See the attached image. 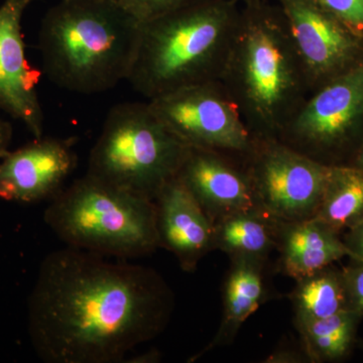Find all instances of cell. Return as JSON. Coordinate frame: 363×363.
<instances>
[{
  "mask_svg": "<svg viewBox=\"0 0 363 363\" xmlns=\"http://www.w3.org/2000/svg\"><path fill=\"white\" fill-rule=\"evenodd\" d=\"M66 247L40 267L30 333L48 363H121L166 327L173 296L150 267Z\"/></svg>",
  "mask_w": 363,
  "mask_h": 363,
  "instance_id": "1",
  "label": "cell"
},
{
  "mask_svg": "<svg viewBox=\"0 0 363 363\" xmlns=\"http://www.w3.org/2000/svg\"><path fill=\"white\" fill-rule=\"evenodd\" d=\"M220 82L253 140H279L311 96L292 32L277 0L240 2Z\"/></svg>",
  "mask_w": 363,
  "mask_h": 363,
  "instance_id": "2",
  "label": "cell"
},
{
  "mask_svg": "<svg viewBox=\"0 0 363 363\" xmlns=\"http://www.w3.org/2000/svg\"><path fill=\"white\" fill-rule=\"evenodd\" d=\"M140 28L116 0H61L40 23L43 71L62 89L106 92L128 80Z\"/></svg>",
  "mask_w": 363,
  "mask_h": 363,
  "instance_id": "3",
  "label": "cell"
},
{
  "mask_svg": "<svg viewBox=\"0 0 363 363\" xmlns=\"http://www.w3.org/2000/svg\"><path fill=\"white\" fill-rule=\"evenodd\" d=\"M240 13V0H203L142 23L126 81L149 100L220 81Z\"/></svg>",
  "mask_w": 363,
  "mask_h": 363,
  "instance_id": "4",
  "label": "cell"
},
{
  "mask_svg": "<svg viewBox=\"0 0 363 363\" xmlns=\"http://www.w3.org/2000/svg\"><path fill=\"white\" fill-rule=\"evenodd\" d=\"M44 218L67 247L102 257L138 259L160 247L155 201L88 175L62 189Z\"/></svg>",
  "mask_w": 363,
  "mask_h": 363,
  "instance_id": "5",
  "label": "cell"
},
{
  "mask_svg": "<svg viewBox=\"0 0 363 363\" xmlns=\"http://www.w3.org/2000/svg\"><path fill=\"white\" fill-rule=\"evenodd\" d=\"M189 150L149 102H124L107 113L86 175L155 201L162 188L178 175Z\"/></svg>",
  "mask_w": 363,
  "mask_h": 363,
  "instance_id": "6",
  "label": "cell"
},
{
  "mask_svg": "<svg viewBox=\"0 0 363 363\" xmlns=\"http://www.w3.org/2000/svg\"><path fill=\"white\" fill-rule=\"evenodd\" d=\"M279 140L326 166L350 164L363 143V64L312 93Z\"/></svg>",
  "mask_w": 363,
  "mask_h": 363,
  "instance_id": "7",
  "label": "cell"
},
{
  "mask_svg": "<svg viewBox=\"0 0 363 363\" xmlns=\"http://www.w3.org/2000/svg\"><path fill=\"white\" fill-rule=\"evenodd\" d=\"M147 102L164 125L188 147L240 160L252 150V133L220 81L188 86Z\"/></svg>",
  "mask_w": 363,
  "mask_h": 363,
  "instance_id": "8",
  "label": "cell"
},
{
  "mask_svg": "<svg viewBox=\"0 0 363 363\" xmlns=\"http://www.w3.org/2000/svg\"><path fill=\"white\" fill-rule=\"evenodd\" d=\"M257 204L279 221L313 218L323 194L329 166L279 140H255L242 160Z\"/></svg>",
  "mask_w": 363,
  "mask_h": 363,
  "instance_id": "9",
  "label": "cell"
},
{
  "mask_svg": "<svg viewBox=\"0 0 363 363\" xmlns=\"http://www.w3.org/2000/svg\"><path fill=\"white\" fill-rule=\"evenodd\" d=\"M312 93L363 64V39L311 0H277Z\"/></svg>",
  "mask_w": 363,
  "mask_h": 363,
  "instance_id": "10",
  "label": "cell"
},
{
  "mask_svg": "<svg viewBox=\"0 0 363 363\" xmlns=\"http://www.w3.org/2000/svg\"><path fill=\"white\" fill-rule=\"evenodd\" d=\"M76 138H35L0 162V198L35 203L61 192L77 166Z\"/></svg>",
  "mask_w": 363,
  "mask_h": 363,
  "instance_id": "11",
  "label": "cell"
},
{
  "mask_svg": "<svg viewBox=\"0 0 363 363\" xmlns=\"http://www.w3.org/2000/svg\"><path fill=\"white\" fill-rule=\"evenodd\" d=\"M33 0H4L0 6V111L21 121L33 138L44 133L38 95L40 73L28 63L21 32L23 13Z\"/></svg>",
  "mask_w": 363,
  "mask_h": 363,
  "instance_id": "12",
  "label": "cell"
},
{
  "mask_svg": "<svg viewBox=\"0 0 363 363\" xmlns=\"http://www.w3.org/2000/svg\"><path fill=\"white\" fill-rule=\"evenodd\" d=\"M211 218L259 207L242 160L190 147L178 175Z\"/></svg>",
  "mask_w": 363,
  "mask_h": 363,
  "instance_id": "13",
  "label": "cell"
},
{
  "mask_svg": "<svg viewBox=\"0 0 363 363\" xmlns=\"http://www.w3.org/2000/svg\"><path fill=\"white\" fill-rule=\"evenodd\" d=\"M160 247L173 253L182 269L195 271L214 248V223L178 177L155 199Z\"/></svg>",
  "mask_w": 363,
  "mask_h": 363,
  "instance_id": "14",
  "label": "cell"
},
{
  "mask_svg": "<svg viewBox=\"0 0 363 363\" xmlns=\"http://www.w3.org/2000/svg\"><path fill=\"white\" fill-rule=\"evenodd\" d=\"M277 247L281 271L296 281L350 257L340 234L316 218L277 220Z\"/></svg>",
  "mask_w": 363,
  "mask_h": 363,
  "instance_id": "15",
  "label": "cell"
},
{
  "mask_svg": "<svg viewBox=\"0 0 363 363\" xmlns=\"http://www.w3.org/2000/svg\"><path fill=\"white\" fill-rule=\"evenodd\" d=\"M264 262L250 259H233L227 276L223 294V315L218 332L206 347L191 362L219 346L230 343L245 321L257 311L264 302Z\"/></svg>",
  "mask_w": 363,
  "mask_h": 363,
  "instance_id": "16",
  "label": "cell"
},
{
  "mask_svg": "<svg viewBox=\"0 0 363 363\" xmlns=\"http://www.w3.org/2000/svg\"><path fill=\"white\" fill-rule=\"evenodd\" d=\"M277 245V220L260 207L235 212L214 222V248L231 259L266 262Z\"/></svg>",
  "mask_w": 363,
  "mask_h": 363,
  "instance_id": "17",
  "label": "cell"
},
{
  "mask_svg": "<svg viewBox=\"0 0 363 363\" xmlns=\"http://www.w3.org/2000/svg\"><path fill=\"white\" fill-rule=\"evenodd\" d=\"M313 218L340 234L363 219V172L350 166H329L323 194Z\"/></svg>",
  "mask_w": 363,
  "mask_h": 363,
  "instance_id": "18",
  "label": "cell"
},
{
  "mask_svg": "<svg viewBox=\"0 0 363 363\" xmlns=\"http://www.w3.org/2000/svg\"><path fill=\"white\" fill-rule=\"evenodd\" d=\"M291 298L296 325L350 310L342 269L333 266L297 279Z\"/></svg>",
  "mask_w": 363,
  "mask_h": 363,
  "instance_id": "19",
  "label": "cell"
},
{
  "mask_svg": "<svg viewBox=\"0 0 363 363\" xmlns=\"http://www.w3.org/2000/svg\"><path fill=\"white\" fill-rule=\"evenodd\" d=\"M362 318L351 310H343L322 319L296 325L303 350L310 362H339L350 354Z\"/></svg>",
  "mask_w": 363,
  "mask_h": 363,
  "instance_id": "20",
  "label": "cell"
},
{
  "mask_svg": "<svg viewBox=\"0 0 363 363\" xmlns=\"http://www.w3.org/2000/svg\"><path fill=\"white\" fill-rule=\"evenodd\" d=\"M140 23L156 20L203 0H116Z\"/></svg>",
  "mask_w": 363,
  "mask_h": 363,
  "instance_id": "21",
  "label": "cell"
},
{
  "mask_svg": "<svg viewBox=\"0 0 363 363\" xmlns=\"http://www.w3.org/2000/svg\"><path fill=\"white\" fill-rule=\"evenodd\" d=\"M363 39V0H311Z\"/></svg>",
  "mask_w": 363,
  "mask_h": 363,
  "instance_id": "22",
  "label": "cell"
},
{
  "mask_svg": "<svg viewBox=\"0 0 363 363\" xmlns=\"http://www.w3.org/2000/svg\"><path fill=\"white\" fill-rule=\"evenodd\" d=\"M342 272L348 309L357 313L363 319V264L354 262Z\"/></svg>",
  "mask_w": 363,
  "mask_h": 363,
  "instance_id": "23",
  "label": "cell"
},
{
  "mask_svg": "<svg viewBox=\"0 0 363 363\" xmlns=\"http://www.w3.org/2000/svg\"><path fill=\"white\" fill-rule=\"evenodd\" d=\"M344 243L350 252L353 262L363 264V219L350 230L346 231Z\"/></svg>",
  "mask_w": 363,
  "mask_h": 363,
  "instance_id": "24",
  "label": "cell"
},
{
  "mask_svg": "<svg viewBox=\"0 0 363 363\" xmlns=\"http://www.w3.org/2000/svg\"><path fill=\"white\" fill-rule=\"evenodd\" d=\"M267 363H296L310 362L309 357L305 352L298 353L297 351L284 350L272 353L267 358Z\"/></svg>",
  "mask_w": 363,
  "mask_h": 363,
  "instance_id": "25",
  "label": "cell"
},
{
  "mask_svg": "<svg viewBox=\"0 0 363 363\" xmlns=\"http://www.w3.org/2000/svg\"><path fill=\"white\" fill-rule=\"evenodd\" d=\"M11 138H13V128L9 123L0 119V160L4 159L9 154Z\"/></svg>",
  "mask_w": 363,
  "mask_h": 363,
  "instance_id": "26",
  "label": "cell"
},
{
  "mask_svg": "<svg viewBox=\"0 0 363 363\" xmlns=\"http://www.w3.org/2000/svg\"><path fill=\"white\" fill-rule=\"evenodd\" d=\"M161 355L157 351H150V352L145 353V354L140 355V357H135L133 360V362H159Z\"/></svg>",
  "mask_w": 363,
  "mask_h": 363,
  "instance_id": "27",
  "label": "cell"
},
{
  "mask_svg": "<svg viewBox=\"0 0 363 363\" xmlns=\"http://www.w3.org/2000/svg\"><path fill=\"white\" fill-rule=\"evenodd\" d=\"M350 166L355 167V168L362 169L363 172V143L359 150H357L355 156L353 157L352 161L350 162Z\"/></svg>",
  "mask_w": 363,
  "mask_h": 363,
  "instance_id": "28",
  "label": "cell"
},
{
  "mask_svg": "<svg viewBox=\"0 0 363 363\" xmlns=\"http://www.w3.org/2000/svg\"><path fill=\"white\" fill-rule=\"evenodd\" d=\"M240 2H250V1H255V0H240Z\"/></svg>",
  "mask_w": 363,
  "mask_h": 363,
  "instance_id": "29",
  "label": "cell"
}]
</instances>
